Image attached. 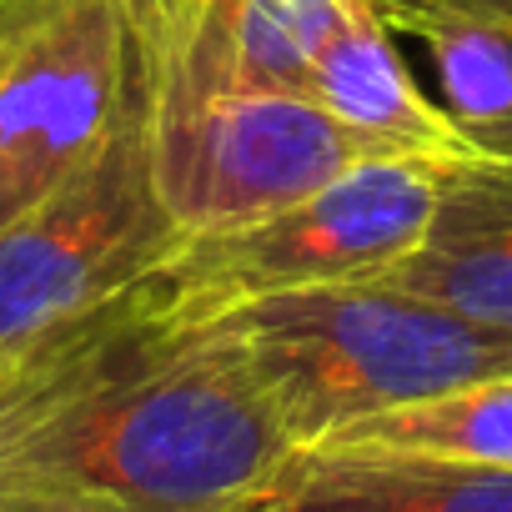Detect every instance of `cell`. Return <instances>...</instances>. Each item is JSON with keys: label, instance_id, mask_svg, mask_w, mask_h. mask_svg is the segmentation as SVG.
Listing matches in <instances>:
<instances>
[{"label": "cell", "instance_id": "5b68a950", "mask_svg": "<svg viewBox=\"0 0 512 512\" xmlns=\"http://www.w3.org/2000/svg\"><path fill=\"white\" fill-rule=\"evenodd\" d=\"M131 91L121 0H0V231L101 151Z\"/></svg>", "mask_w": 512, "mask_h": 512}, {"label": "cell", "instance_id": "277c9868", "mask_svg": "<svg viewBox=\"0 0 512 512\" xmlns=\"http://www.w3.org/2000/svg\"><path fill=\"white\" fill-rule=\"evenodd\" d=\"M447 171L427 156H367L287 211L181 236L151 287L166 312L201 322L277 292L372 282L422 241Z\"/></svg>", "mask_w": 512, "mask_h": 512}, {"label": "cell", "instance_id": "9c48e42d", "mask_svg": "<svg viewBox=\"0 0 512 512\" xmlns=\"http://www.w3.org/2000/svg\"><path fill=\"white\" fill-rule=\"evenodd\" d=\"M382 282L512 332V161L452 166L422 241Z\"/></svg>", "mask_w": 512, "mask_h": 512}, {"label": "cell", "instance_id": "4fadbf2b", "mask_svg": "<svg viewBox=\"0 0 512 512\" xmlns=\"http://www.w3.org/2000/svg\"><path fill=\"white\" fill-rule=\"evenodd\" d=\"M141 292H146V287H141ZM141 292H131V297L116 302L111 312H101V317L71 327L66 337H56L46 352H36V357L16 372V382H11L6 392H0V502H6V497L26 482V447H31V437L41 432V422L81 387V377L96 367L101 347L116 337V327L126 322V312L136 307Z\"/></svg>", "mask_w": 512, "mask_h": 512}, {"label": "cell", "instance_id": "30bf717a", "mask_svg": "<svg viewBox=\"0 0 512 512\" xmlns=\"http://www.w3.org/2000/svg\"><path fill=\"white\" fill-rule=\"evenodd\" d=\"M307 96L322 101L382 156H427L442 166H462L477 156L452 126V116L417 91L372 0H347V11L337 16L332 36L312 61Z\"/></svg>", "mask_w": 512, "mask_h": 512}, {"label": "cell", "instance_id": "3957f363", "mask_svg": "<svg viewBox=\"0 0 512 512\" xmlns=\"http://www.w3.org/2000/svg\"><path fill=\"white\" fill-rule=\"evenodd\" d=\"M176 241L136 81L101 151L0 231V362L26 367L71 327L141 292Z\"/></svg>", "mask_w": 512, "mask_h": 512}, {"label": "cell", "instance_id": "ba28073f", "mask_svg": "<svg viewBox=\"0 0 512 512\" xmlns=\"http://www.w3.org/2000/svg\"><path fill=\"white\" fill-rule=\"evenodd\" d=\"M241 512H512V467L317 442Z\"/></svg>", "mask_w": 512, "mask_h": 512}, {"label": "cell", "instance_id": "8fae6325", "mask_svg": "<svg viewBox=\"0 0 512 512\" xmlns=\"http://www.w3.org/2000/svg\"><path fill=\"white\" fill-rule=\"evenodd\" d=\"M372 11L387 31L422 41L467 146L512 161V0H372Z\"/></svg>", "mask_w": 512, "mask_h": 512}, {"label": "cell", "instance_id": "7c38bea8", "mask_svg": "<svg viewBox=\"0 0 512 512\" xmlns=\"http://www.w3.org/2000/svg\"><path fill=\"white\" fill-rule=\"evenodd\" d=\"M327 447H387V452L512 467V377L472 382V387H457V392H442V397H427L397 412L362 417L332 432Z\"/></svg>", "mask_w": 512, "mask_h": 512}, {"label": "cell", "instance_id": "6da1fadb", "mask_svg": "<svg viewBox=\"0 0 512 512\" xmlns=\"http://www.w3.org/2000/svg\"><path fill=\"white\" fill-rule=\"evenodd\" d=\"M302 452L216 322L136 297L81 387L26 447V482L121 512H241Z\"/></svg>", "mask_w": 512, "mask_h": 512}, {"label": "cell", "instance_id": "8992f818", "mask_svg": "<svg viewBox=\"0 0 512 512\" xmlns=\"http://www.w3.org/2000/svg\"><path fill=\"white\" fill-rule=\"evenodd\" d=\"M146 131L156 186L181 236L262 221L382 156L322 101L292 91H246L146 116Z\"/></svg>", "mask_w": 512, "mask_h": 512}, {"label": "cell", "instance_id": "9a60e30c", "mask_svg": "<svg viewBox=\"0 0 512 512\" xmlns=\"http://www.w3.org/2000/svg\"><path fill=\"white\" fill-rule=\"evenodd\" d=\"M16 372H21V367H11V362H0V392H6V387L16 382Z\"/></svg>", "mask_w": 512, "mask_h": 512}, {"label": "cell", "instance_id": "5bb4252c", "mask_svg": "<svg viewBox=\"0 0 512 512\" xmlns=\"http://www.w3.org/2000/svg\"><path fill=\"white\" fill-rule=\"evenodd\" d=\"M0 512H121L101 497H86V492H66V487H41V482H21Z\"/></svg>", "mask_w": 512, "mask_h": 512}, {"label": "cell", "instance_id": "52a82bcc", "mask_svg": "<svg viewBox=\"0 0 512 512\" xmlns=\"http://www.w3.org/2000/svg\"><path fill=\"white\" fill-rule=\"evenodd\" d=\"M146 116L221 96H307L312 61L347 0H121Z\"/></svg>", "mask_w": 512, "mask_h": 512}, {"label": "cell", "instance_id": "7a4b0ae2", "mask_svg": "<svg viewBox=\"0 0 512 512\" xmlns=\"http://www.w3.org/2000/svg\"><path fill=\"white\" fill-rule=\"evenodd\" d=\"M216 322L302 447L472 382L512 377V332L382 277L226 307Z\"/></svg>", "mask_w": 512, "mask_h": 512}]
</instances>
